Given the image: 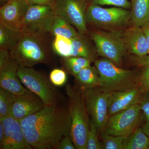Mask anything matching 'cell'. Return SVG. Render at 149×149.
I'll list each match as a JSON object with an SVG mask.
<instances>
[{
	"label": "cell",
	"mask_w": 149,
	"mask_h": 149,
	"mask_svg": "<svg viewBox=\"0 0 149 149\" xmlns=\"http://www.w3.org/2000/svg\"><path fill=\"white\" fill-rule=\"evenodd\" d=\"M19 121L25 139L35 149H54L64 136L70 134L69 111L58 104L45 106Z\"/></svg>",
	"instance_id": "cell-1"
},
{
	"label": "cell",
	"mask_w": 149,
	"mask_h": 149,
	"mask_svg": "<svg viewBox=\"0 0 149 149\" xmlns=\"http://www.w3.org/2000/svg\"><path fill=\"white\" fill-rule=\"evenodd\" d=\"M65 89L69 99L70 136L76 149H87L90 120L83 93L76 86L68 85Z\"/></svg>",
	"instance_id": "cell-2"
},
{
	"label": "cell",
	"mask_w": 149,
	"mask_h": 149,
	"mask_svg": "<svg viewBox=\"0 0 149 149\" xmlns=\"http://www.w3.org/2000/svg\"><path fill=\"white\" fill-rule=\"evenodd\" d=\"M46 35L23 33L17 44L10 51L11 57L19 66L32 67L39 63H47L50 54Z\"/></svg>",
	"instance_id": "cell-3"
},
{
	"label": "cell",
	"mask_w": 149,
	"mask_h": 149,
	"mask_svg": "<svg viewBox=\"0 0 149 149\" xmlns=\"http://www.w3.org/2000/svg\"><path fill=\"white\" fill-rule=\"evenodd\" d=\"M101 80L100 88L107 93L126 91L138 86L139 72L123 69L103 58L94 61Z\"/></svg>",
	"instance_id": "cell-4"
},
{
	"label": "cell",
	"mask_w": 149,
	"mask_h": 149,
	"mask_svg": "<svg viewBox=\"0 0 149 149\" xmlns=\"http://www.w3.org/2000/svg\"><path fill=\"white\" fill-rule=\"evenodd\" d=\"M86 18L87 26L89 24L109 31H119L130 19V11L117 7L104 8L90 2Z\"/></svg>",
	"instance_id": "cell-5"
},
{
	"label": "cell",
	"mask_w": 149,
	"mask_h": 149,
	"mask_svg": "<svg viewBox=\"0 0 149 149\" xmlns=\"http://www.w3.org/2000/svg\"><path fill=\"white\" fill-rule=\"evenodd\" d=\"M17 75L21 83L42 101L45 106L58 104L61 98L49 79L32 67L19 66Z\"/></svg>",
	"instance_id": "cell-6"
},
{
	"label": "cell",
	"mask_w": 149,
	"mask_h": 149,
	"mask_svg": "<svg viewBox=\"0 0 149 149\" xmlns=\"http://www.w3.org/2000/svg\"><path fill=\"white\" fill-rule=\"evenodd\" d=\"M99 55L118 66L122 63L126 51L122 32L119 31L93 30L89 32Z\"/></svg>",
	"instance_id": "cell-7"
},
{
	"label": "cell",
	"mask_w": 149,
	"mask_h": 149,
	"mask_svg": "<svg viewBox=\"0 0 149 149\" xmlns=\"http://www.w3.org/2000/svg\"><path fill=\"white\" fill-rule=\"evenodd\" d=\"M89 0H56L53 8L55 15L61 17L82 35H88L86 10Z\"/></svg>",
	"instance_id": "cell-8"
},
{
	"label": "cell",
	"mask_w": 149,
	"mask_h": 149,
	"mask_svg": "<svg viewBox=\"0 0 149 149\" xmlns=\"http://www.w3.org/2000/svg\"><path fill=\"white\" fill-rule=\"evenodd\" d=\"M141 110L139 104L110 116L103 131L114 136L131 134L138 128L141 120Z\"/></svg>",
	"instance_id": "cell-9"
},
{
	"label": "cell",
	"mask_w": 149,
	"mask_h": 149,
	"mask_svg": "<svg viewBox=\"0 0 149 149\" xmlns=\"http://www.w3.org/2000/svg\"><path fill=\"white\" fill-rule=\"evenodd\" d=\"M80 91L83 93L91 120L95 124L98 131L102 132L109 118L108 99L109 93L105 92L100 87Z\"/></svg>",
	"instance_id": "cell-10"
},
{
	"label": "cell",
	"mask_w": 149,
	"mask_h": 149,
	"mask_svg": "<svg viewBox=\"0 0 149 149\" xmlns=\"http://www.w3.org/2000/svg\"><path fill=\"white\" fill-rule=\"evenodd\" d=\"M54 15L52 7L31 5L25 15L21 31L24 33L38 35H46L50 33Z\"/></svg>",
	"instance_id": "cell-11"
},
{
	"label": "cell",
	"mask_w": 149,
	"mask_h": 149,
	"mask_svg": "<svg viewBox=\"0 0 149 149\" xmlns=\"http://www.w3.org/2000/svg\"><path fill=\"white\" fill-rule=\"evenodd\" d=\"M4 131V138L1 149H31L24 137L19 120L12 116L0 117Z\"/></svg>",
	"instance_id": "cell-12"
},
{
	"label": "cell",
	"mask_w": 149,
	"mask_h": 149,
	"mask_svg": "<svg viewBox=\"0 0 149 149\" xmlns=\"http://www.w3.org/2000/svg\"><path fill=\"white\" fill-rule=\"evenodd\" d=\"M29 6L26 0H9L0 8V22L11 29L21 31Z\"/></svg>",
	"instance_id": "cell-13"
},
{
	"label": "cell",
	"mask_w": 149,
	"mask_h": 149,
	"mask_svg": "<svg viewBox=\"0 0 149 149\" xmlns=\"http://www.w3.org/2000/svg\"><path fill=\"white\" fill-rule=\"evenodd\" d=\"M45 106L38 96L27 89L24 94L17 96L9 115L20 120L39 111Z\"/></svg>",
	"instance_id": "cell-14"
},
{
	"label": "cell",
	"mask_w": 149,
	"mask_h": 149,
	"mask_svg": "<svg viewBox=\"0 0 149 149\" xmlns=\"http://www.w3.org/2000/svg\"><path fill=\"white\" fill-rule=\"evenodd\" d=\"M143 93L139 86L126 91L109 93V116L139 104Z\"/></svg>",
	"instance_id": "cell-15"
},
{
	"label": "cell",
	"mask_w": 149,
	"mask_h": 149,
	"mask_svg": "<svg viewBox=\"0 0 149 149\" xmlns=\"http://www.w3.org/2000/svg\"><path fill=\"white\" fill-rule=\"evenodd\" d=\"M19 66L11 57L4 64L0 66L1 88L17 96L23 95L27 90L22 86L17 75V70Z\"/></svg>",
	"instance_id": "cell-16"
},
{
	"label": "cell",
	"mask_w": 149,
	"mask_h": 149,
	"mask_svg": "<svg viewBox=\"0 0 149 149\" xmlns=\"http://www.w3.org/2000/svg\"><path fill=\"white\" fill-rule=\"evenodd\" d=\"M123 39L126 51L138 57L149 54L146 36L141 26L133 24L122 32Z\"/></svg>",
	"instance_id": "cell-17"
},
{
	"label": "cell",
	"mask_w": 149,
	"mask_h": 149,
	"mask_svg": "<svg viewBox=\"0 0 149 149\" xmlns=\"http://www.w3.org/2000/svg\"><path fill=\"white\" fill-rule=\"evenodd\" d=\"M76 87L80 90H87L100 87L101 80L95 66L87 67L80 70L74 76Z\"/></svg>",
	"instance_id": "cell-18"
},
{
	"label": "cell",
	"mask_w": 149,
	"mask_h": 149,
	"mask_svg": "<svg viewBox=\"0 0 149 149\" xmlns=\"http://www.w3.org/2000/svg\"><path fill=\"white\" fill-rule=\"evenodd\" d=\"M130 19L133 24L141 26L149 22V0H130Z\"/></svg>",
	"instance_id": "cell-19"
},
{
	"label": "cell",
	"mask_w": 149,
	"mask_h": 149,
	"mask_svg": "<svg viewBox=\"0 0 149 149\" xmlns=\"http://www.w3.org/2000/svg\"><path fill=\"white\" fill-rule=\"evenodd\" d=\"M86 35L80 34L71 39L72 50L71 56L86 58L94 61L95 51Z\"/></svg>",
	"instance_id": "cell-20"
},
{
	"label": "cell",
	"mask_w": 149,
	"mask_h": 149,
	"mask_svg": "<svg viewBox=\"0 0 149 149\" xmlns=\"http://www.w3.org/2000/svg\"><path fill=\"white\" fill-rule=\"evenodd\" d=\"M50 33L54 36L61 35L70 39L77 37L80 34L72 24L64 19L55 15L51 24Z\"/></svg>",
	"instance_id": "cell-21"
},
{
	"label": "cell",
	"mask_w": 149,
	"mask_h": 149,
	"mask_svg": "<svg viewBox=\"0 0 149 149\" xmlns=\"http://www.w3.org/2000/svg\"><path fill=\"white\" fill-rule=\"evenodd\" d=\"M23 33L8 28L0 22V49L10 51L18 43Z\"/></svg>",
	"instance_id": "cell-22"
},
{
	"label": "cell",
	"mask_w": 149,
	"mask_h": 149,
	"mask_svg": "<svg viewBox=\"0 0 149 149\" xmlns=\"http://www.w3.org/2000/svg\"><path fill=\"white\" fill-rule=\"evenodd\" d=\"M149 137L138 127L125 139L123 149H148Z\"/></svg>",
	"instance_id": "cell-23"
},
{
	"label": "cell",
	"mask_w": 149,
	"mask_h": 149,
	"mask_svg": "<svg viewBox=\"0 0 149 149\" xmlns=\"http://www.w3.org/2000/svg\"><path fill=\"white\" fill-rule=\"evenodd\" d=\"M61 61L64 69L74 77L83 68L91 66L92 61L89 59L79 56L62 58Z\"/></svg>",
	"instance_id": "cell-24"
},
{
	"label": "cell",
	"mask_w": 149,
	"mask_h": 149,
	"mask_svg": "<svg viewBox=\"0 0 149 149\" xmlns=\"http://www.w3.org/2000/svg\"><path fill=\"white\" fill-rule=\"evenodd\" d=\"M54 52L62 58L71 56L72 47L71 39L59 35L54 36L52 43Z\"/></svg>",
	"instance_id": "cell-25"
},
{
	"label": "cell",
	"mask_w": 149,
	"mask_h": 149,
	"mask_svg": "<svg viewBox=\"0 0 149 149\" xmlns=\"http://www.w3.org/2000/svg\"><path fill=\"white\" fill-rule=\"evenodd\" d=\"M17 96L3 88H0V117L9 115Z\"/></svg>",
	"instance_id": "cell-26"
},
{
	"label": "cell",
	"mask_w": 149,
	"mask_h": 149,
	"mask_svg": "<svg viewBox=\"0 0 149 149\" xmlns=\"http://www.w3.org/2000/svg\"><path fill=\"white\" fill-rule=\"evenodd\" d=\"M101 138L104 149H123V144L125 139L129 135L114 136L102 131Z\"/></svg>",
	"instance_id": "cell-27"
},
{
	"label": "cell",
	"mask_w": 149,
	"mask_h": 149,
	"mask_svg": "<svg viewBox=\"0 0 149 149\" xmlns=\"http://www.w3.org/2000/svg\"><path fill=\"white\" fill-rule=\"evenodd\" d=\"M97 126L92 120H90V128L87 137V149H104L102 144L99 142Z\"/></svg>",
	"instance_id": "cell-28"
},
{
	"label": "cell",
	"mask_w": 149,
	"mask_h": 149,
	"mask_svg": "<svg viewBox=\"0 0 149 149\" xmlns=\"http://www.w3.org/2000/svg\"><path fill=\"white\" fill-rule=\"evenodd\" d=\"M143 113L146 122L142 127L144 133L149 136V91L144 93L139 103Z\"/></svg>",
	"instance_id": "cell-29"
},
{
	"label": "cell",
	"mask_w": 149,
	"mask_h": 149,
	"mask_svg": "<svg viewBox=\"0 0 149 149\" xmlns=\"http://www.w3.org/2000/svg\"><path fill=\"white\" fill-rule=\"evenodd\" d=\"M49 79L54 86L57 87L63 86L67 81L66 72L63 70L56 68L51 71Z\"/></svg>",
	"instance_id": "cell-30"
},
{
	"label": "cell",
	"mask_w": 149,
	"mask_h": 149,
	"mask_svg": "<svg viewBox=\"0 0 149 149\" xmlns=\"http://www.w3.org/2000/svg\"><path fill=\"white\" fill-rule=\"evenodd\" d=\"M90 2L99 6H111L117 7L130 9L131 3L130 0H89Z\"/></svg>",
	"instance_id": "cell-31"
},
{
	"label": "cell",
	"mask_w": 149,
	"mask_h": 149,
	"mask_svg": "<svg viewBox=\"0 0 149 149\" xmlns=\"http://www.w3.org/2000/svg\"><path fill=\"white\" fill-rule=\"evenodd\" d=\"M138 86L143 93L149 91V65L141 67Z\"/></svg>",
	"instance_id": "cell-32"
},
{
	"label": "cell",
	"mask_w": 149,
	"mask_h": 149,
	"mask_svg": "<svg viewBox=\"0 0 149 149\" xmlns=\"http://www.w3.org/2000/svg\"><path fill=\"white\" fill-rule=\"evenodd\" d=\"M56 149H76L70 134L64 136L61 140L54 147Z\"/></svg>",
	"instance_id": "cell-33"
},
{
	"label": "cell",
	"mask_w": 149,
	"mask_h": 149,
	"mask_svg": "<svg viewBox=\"0 0 149 149\" xmlns=\"http://www.w3.org/2000/svg\"><path fill=\"white\" fill-rule=\"evenodd\" d=\"M132 63L134 65L141 67L149 65V54L143 57L134 56L131 58Z\"/></svg>",
	"instance_id": "cell-34"
},
{
	"label": "cell",
	"mask_w": 149,
	"mask_h": 149,
	"mask_svg": "<svg viewBox=\"0 0 149 149\" xmlns=\"http://www.w3.org/2000/svg\"><path fill=\"white\" fill-rule=\"evenodd\" d=\"M30 5H42L53 7L56 0H26Z\"/></svg>",
	"instance_id": "cell-35"
},
{
	"label": "cell",
	"mask_w": 149,
	"mask_h": 149,
	"mask_svg": "<svg viewBox=\"0 0 149 149\" xmlns=\"http://www.w3.org/2000/svg\"><path fill=\"white\" fill-rule=\"evenodd\" d=\"M141 27H142L144 34L146 36V39L148 47L149 54V22L145 23Z\"/></svg>",
	"instance_id": "cell-36"
},
{
	"label": "cell",
	"mask_w": 149,
	"mask_h": 149,
	"mask_svg": "<svg viewBox=\"0 0 149 149\" xmlns=\"http://www.w3.org/2000/svg\"><path fill=\"white\" fill-rule=\"evenodd\" d=\"M4 138V131L2 123L0 122V146L2 144Z\"/></svg>",
	"instance_id": "cell-37"
},
{
	"label": "cell",
	"mask_w": 149,
	"mask_h": 149,
	"mask_svg": "<svg viewBox=\"0 0 149 149\" xmlns=\"http://www.w3.org/2000/svg\"><path fill=\"white\" fill-rule=\"evenodd\" d=\"M9 1V0H0L1 5V4H3L2 6L3 5H4L6 3L8 2Z\"/></svg>",
	"instance_id": "cell-38"
},
{
	"label": "cell",
	"mask_w": 149,
	"mask_h": 149,
	"mask_svg": "<svg viewBox=\"0 0 149 149\" xmlns=\"http://www.w3.org/2000/svg\"><path fill=\"white\" fill-rule=\"evenodd\" d=\"M149 137V145H148V149H149V136H148Z\"/></svg>",
	"instance_id": "cell-39"
}]
</instances>
